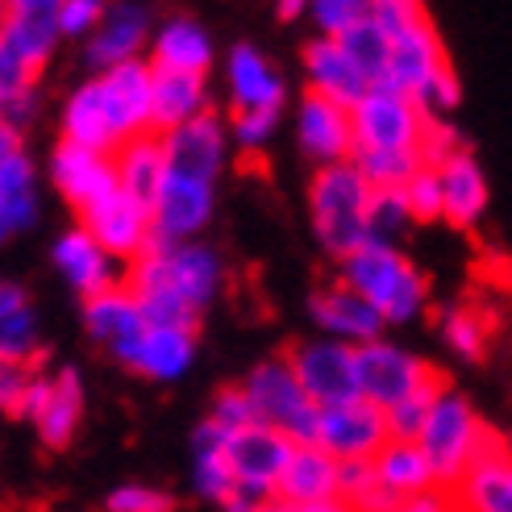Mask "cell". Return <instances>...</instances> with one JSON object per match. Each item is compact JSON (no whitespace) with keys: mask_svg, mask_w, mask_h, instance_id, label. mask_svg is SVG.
<instances>
[{"mask_svg":"<svg viewBox=\"0 0 512 512\" xmlns=\"http://www.w3.org/2000/svg\"><path fill=\"white\" fill-rule=\"evenodd\" d=\"M59 5L63 0H13L5 9V21H0V46L13 50L34 75L38 67H46L50 50L63 38Z\"/></svg>","mask_w":512,"mask_h":512,"instance_id":"e0dca14e","label":"cell"},{"mask_svg":"<svg viewBox=\"0 0 512 512\" xmlns=\"http://www.w3.org/2000/svg\"><path fill=\"white\" fill-rule=\"evenodd\" d=\"M109 9L100 0H63L59 5V25L67 38H80V34H96L105 25Z\"/></svg>","mask_w":512,"mask_h":512,"instance_id":"c3c4849f","label":"cell"},{"mask_svg":"<svg viewBox=\"0 0 512 512\" xmlns=\"http://www.w3.org/2000/svg\"><path fill=\"white\" fill-rule=\"evenodd\" d=\"M413 221V209H408V192L404 188H375L371 200V225H375V238L383 234H396Z\"/></svg>","mask_w":512,"mask_h":512,"instance_id":"f6af8a7d","label":"cell"},{"mask_svg":"<svg viewBox=\"0 0 512 512\" xmlns=\"http://www.w3.org/2000/svg\"><path fill=\"white\" fill-rule=\"evenodd\" d=\"M163 150H167L171 175H188V179L213 184L225 167V125L217 113H204L188 125H179V130L163 134Z\"/></svg>","mask_w":512,"mask_h":512,"instance_id":"7402d4cb","label":"cell"},{"mask_svg":"<svg viewBox=\"0 0 512 512\" xmlns=\"http://www.w3.org/2000/svg\"><path fill=\"white\" fill-rule=\"evenodd\" d=\"M346 46V55L350 63L363 71V80L371 88H379L383 80H388V59H392V34L383 30V25L375 21V13H367L363 21L354 25V30L346 38H338Z\"/></svg>","mask_w":512,"mask_h":512,"instance_id":"8d00e7d4","label":"cell"},{"mask_svg":"<svg viewBox=\"0 0 512 512\" xmlns=\"http://www.w3.org/2000/svg\"><path fill=\"white\" fill-rule=\"evenodd\" d=\"M408 192V209H413V221H433V217H446V196H442V175L425 167L413 184L404 188Z\"/></svg>","mask_w":512,"mask_h":512,"instance_id":"bcb514c9","label":"cell"},{"mask_svg":"<svg viewBox=\"0 0 512 512\" xmlns=\"http://www.w3.org/2000/svg\"><path fill=\"white\" fill-rule=\"evenodd\" d=\"M279 113H234V138L242 150H263L275 134Z\"/></svg>","mask_w":512,"mask_h":512,"instance_id":"f907efd6","label":"cell"},{"mask_svg":"<svg viewBox=\"0 0 512 512\" xmlns=\"http://www.w3.org/2000/svg\"><path fill=\"white\" fill-rule=\"evenodd\" d=\"M350 121H354V142H358L354 150H421L429 113L413 96L379 84L350 109Z\"/></svg>","mask_w":512,"mask_h":512,"instance_id":"8992f818","label":"cell"},{"mask_svg":"<svg viewBox=\"0 0 512 512\" xmlns=\"http://www.w3.org/2000/svg\"><path fill=\"white\" fill-rule=\"evenodd\" d=\"M55 267L84 300H96V296H105L113 288H125L121 284L125 275L117 271V259L88 234L84 225L67 229V234L55 242Z\"/></svg>","mask_w":512,"mask_h":512,"instance_id":"44dd1931","label":"cell"},{"mask_svg":"<svg viewBox=\"0 0 512 512\" xmlns=\"http://www.w3.org/2000/svg\"><path fill=\"white\" fill-rule=\"evenodd\" d=\"M204 105H209L204 75L155 67V134H171V130H179V125L204 117L209 113Z\"/></svg>","mask_w":512,"mask_h":512,"instance_id":"4dcf8cb0","label":"cell"},{"mask_svg":"<svg viewBox=\"0 0 512 512\" xmlns=\"http://www.w3.org/2000/svg\"><path fill=\"white\" fill-rule=\"evenodd\" d=\"M34 213V163L21 150V134L13 125H0V234L13 238L17 229L34 225Z\"/></svg>","mask_w":512,"mask_h":512,"instance_id":"603a6c76","label":"cell"},{"mask_svg":"<svg viewBox=\"0 0 512 512\" xmlns=\"http://www.w3.org/2000/svg\"><path fill=\"white\" fill-rule=\"evenodd\" d=\"M371 188H408L425 171L421 150H354L350 159Z\"/></svg>","mask_w":512,"mask_h":512,"instance_id":"74e56055","label":"cell"},{"mask_svg":"<svg viewBox=\"0 0 512 512\" xmlns=\"http://www.w3.org/2000/svg\"><path fill=\"white\" fill-rule=\"evenodd\" d=\"M463 138H458V130L446 121V117H429L425 121V134H421V159H425V167H446L454 155H463Z\"/></svg>","mask_w":512,"mask_h":512,"instance_id":"ee69618b","label":"cell"},{"mask_svg":"<svg viewBox=\"0 0 512 512\" xmlns=\"http://www.w3.org/2000/svg\"><path fill=\"white\" fill-rule=\"evenodd\" d=\"M80 225L113 254V259L138 263L142 254L155 246V217H150V209H142V204H134L121 192L105 204H96V209H88L80 217Z\"/></svg>","mask_w":512,"mask_h":512,"instance_id":"ac0fdd59","label":"cell"},{"mask_svg":"<svg viewBox=\"0 0 512 512\" xmlns=\"http://www.w3.org/2000/svg\"><path fill=\"white\" fill-rule=\"evenodd\" d=\"M213 184L204 179H188V175H167V184L155 200V242H167V246H184V242H196V234L204 225L213 221Z\"/></svg>","mask_w":512,"mask_h":512,"instance_id":"9a60e30c","label":"cell"},{"mask_svg":"<svg viewBox=\"0 0 512 512\" xmlns=\"http://www.w3.org/2000/svg\"><path fill=\"white\" fill-rule=\"evenodd\" d=\"M304 71H309V92L334 100L342 109H354L358 100L371 92V84L363 80V71L350 63L346 46L338 38H313L304 46Z\"/></svg>","mask_w":512,"mask_h":512,"instance_id":"cb8c5ba5","label":"cell"},{"mask_svg":"<svg viewBox=\"0 0 512 512\" xmlns=\"http://www.w3.org/2000/svg\"><path fill=\"white\" fill-rule=\"evenodd\" d=\"M317 446L325 454H334L338 463H375V458L392 446L388 413L363 396L350 404H338V408H321Z\"/></svg>","mask_w":512,"mask_h":512,"instance_id":"8fae6325","label":"cell"},{"mask_svg":"<svg viewBox=\"0 0 512 512\" xmlns=\"http://www.w3.org/2000/svg\"><path fill=\"white\" fill-rule=\"evenodd\" d=\"M458 100H463V84H458V71L446 67L438 80L429 84V92L421 96V109H425L429 117H446L450 109H458Z\"/></svg>","mask_w":512,"mask_h":512,"instance_id":"681fc988","label":"cell"},{"mask_svg":"<svg viewBox=\"0 0 512 512\" xmlns=\"http://www.w3.org/2000/svg\"><path fill=\"white\" fill-rule=\"evenodd\" d=\"M113 167H117L121 196H130L134 204H142V209H155V200L167 184V175H171L163 134H146V138L125 142L113 155Z\"/></svg>","mask_w":512,"mask_h":512,"instance_id":"484cf974","label":"cell"},{"mask_svg":"<svg viewBox=\"0 0 512 512\" xmlns=\"http://www.w3.org/2000/svg\"><path fill=\"white\" fill-rule=\"evenodd\" d=\"M109 512H175V500L163 488H146V483H125L105 500Z\"/></svg>","mask_w":512,"mask_h":512,"instance_id":"7dc6e473","label":"cell"},{"mask_svg":"<svg viewBox=\"0 0 512 512\" xmlns=\"http://www.w3.org/2000/svg\"><path fill=\"white\" fill-rule=\"evenodd\" d=\"M225 80L238 113H279V105H284V80L250 42H238L229 50Z\"/></svg>","mask_w":512,"mask_h":512,"instance_id":"d4e9b609","label":"cell"},{"mask_svg":"<svg viewBox=\"0 0 512 512\" xmlns=\"http://www.w3.org/2000/svg\"><path fill=\"white\" fill-rule=\"evenodd\" d=\"M309 309H313V321L325 329V338H334V342H346V346H371L383 338V321L375 304H367L363 296H358L354 288H346L342 279L338 284H329L321 292H313L309 300Z\"/></svg>","mask_w":512,"mask_h":512,"instance_id":"ffe728a7","label":"cell"},{"mask_svg":"<svg viewBox=\"0 0 512 512\" xmlns=\"http://www.w3.org/2000/svg\"><path fill=\"white\" fill-rule=\"evenodd\" d=\"M371 200H375V188L367 184V175L354 163L321 167L313 175V188H309L313 229H317L321 246L334 254L338 263H346L354 250H363L375 238Z\"/></svg>","mask_w":512,"mask_h":512,"instance_id":"6da1fadb","label":"cell"},{"mask_svg":"<svg viewBox=\"0 0 512 512\" xmlns=\"http://www.w3.org/2000/svg\"><path fill=\"white\" fill-rule=\"evenodd\" d=\"M375 475L396 500H417L425 492H438V475H433L429 458L417 442H392L375 458Z\"/></svg>","mask_w":512,"mask_h":512,"instance_id":"d6a6232c","label":"cell"},{"mask_svg":"<svg viewBox=\"0 0 512 512\" xmlns=\"http://www.w3.org/2000/svg\"><path fill=\"white\" fill-rule=\"evenodd\" d=\"M296 442H288L279 429L271 425H250L242 433H229L225 446V463L238 479V492L254 496V500H279V479H284L288 463H292Z\"/></svg>","mask_w":512,"mask_h":512,"instance_id":"9c48e42d","label":"cell"},{"mask_svg":"<svg viewBox=\"0 0 512 512\" xmlns=\"http://www.w3.org/2000/svg\"><path fill=\"white\" fill-rule=\"evenodd\" d=\"M34 346H38V325L30 313V296L17 284H5L0 288V354H5V363L21 367L34 354Z\"/></svg>","mask_w":512,"mask_h":512,"instance_id":"d590c367","label":"cell"},{"mask_svg":"<svg viewBox=\"0 0 512 512\" xmlns=\"http://www.w3.org/2000/svg\"><path fill=\"white\" fill-rule=\"evenodd\" d=\"M338 479L342 463L321 446H296L292 463L279 479V500L284 504H317V500H338Z\"/></svg>","mask_w":512,"mask_h":512,"instance_id":"f1b7e54d","label":"cell"},{"mask_svg":"<svg viewBox=\"0 0 512 512\" xmlns=\"http://www.w3.org/2000/svg\"><path fill=\"white\" fill-rule=\"evenodd\" d=\"M80 417H84V383H80V371L63 367L55 375V396H50L46 417L38 421V438L50 450H63L75 438V429H80Z\"/></svg>","mask_w":512,"mask_h":512,"instance_id":"e575fe53","label":"cell"},{"mask_svg":"<svg viewBox=\"0 0 512 512\" xmlns=\"http://www.w3.org/2000/svg\"><path fill=\"white\" fill-rule=\"evenodd\" d=\"M50 184L59 188V196L71 209H80V217L121 192L113 155H96V150L71 146V142H59L55 155H50Z\"/></svg>","mask_w":512,"mask_h":512,"instance_id":"4fadbf2b","label":"cell"},{"mask_svg":"<svg viewBox=\"0 0 512 512\" xmlns=\"http://www.w3.org/2000/svg\"><path fill=\"white\" fill-rule=\"evenodd\" d=\"M267 512H354V508L338 496V500H317V504H284V500H271Z\"/></svg>","mask_w":512,"mask_h":512,"instance_id":"680465c9","label":"cell"},{"mask_svg":"<svg viewBox=\"0 0 512 512\" xmlns=\"http://www.w3.org/2000/svg\"><path fill=\"white\" fill-rule=\"evenodd\" d=\"M146 34H150V13L138 9V5H117V9H109L105 25L92 34L88 63L96 71L130 63V59H138V50L146 46ZM150 38H155V34H150Z\"/></svg>","mask_w":512,"mask_h":512,"instance_id":"83f0119b","label":"cell"},{"mask_svg":"<svg viewBox=\"0 0 512 512\" xmlns=\"http://www.w3.org/2000/svg\"><path fill=\"white\" fill-rule=\"evenodd\" d=\"M30 371L25 367H13L5 363V371H0V404H5L9 417H21V404H25V392H30Z\"/></svg>","mask_w":512,"mask_h":512,"instance_id":"816d5d0a","label":"cell"},{"mask_svg":"<svg viewBox=\"0 0 512 512\" xmlns=\"http://www.w3.org/2000/svg\"><path fill=\"white\" fill-rule=\"evenodd\" d=\"M429 379H438V371L421 354L404 350L400 342L379 338L371 346H358V392L375 408H383V413H392L396 404L421 392Z\"/></svg>","mask_w":512,"mask_h":512,"instance_id":"ba28073f","label":"cell"},{"mask_svg":"<svg viewBox=\"0 0 512 512\" xmlns=\"http://www.w3.org/2000/svg\"><path fill=\"white\" fill-rule=\"evenodd\" d=\"M100 100H105L109 130L117 138V150L134 138L155 134V63L130 59L121 67H109L96 75Z\"/></svg>","mask_w":512,"mask_h":512,"instance_id":"52a82bcc","label":"cell"},{"mask_svg":"<svg viewBox=\"0 0 512 512\" xmlns=\"http://www.w3.org/2000/svg\"><path fill=\"white\" fill-rule=\"evenodd\" d=\"M63 142L84 146V150H96V155H117V138H113V130H109L105 100H100L96 80L80 84V88L67 96V109H63Z\"/></svg>","mask_w":512,"mask_h":512,"instance_id":"1f68e13d","label":"cell"},{"mask_svg":"<svg viewBox=\"0 0 512 512\" xmlns=\"http://www.w3.org/2000/svg\"><path fill=\"white\" fill-rule=\"evenodd\" d=\"M221 279H225V267H221L213 246H204V242H184V246L155 242L138 263H130V271H125V288H130L138 300L142 296H179L200 313L204 304H213V296L221 292Z\"/></svg>","mask_w":512,"mask_h":512,"instance_id":"7a4b0ae2","label":"cell"},{"mask_svg":"<svg viewBox=\"0 0 512 512\" xmlns=\"http://www.w3.org/2000/svg\"><path fill=\"white\" fill-rule=\"evenodd\" d=\"M150 63L184 75H204L213 67V38L196 17H167L150 38Z\"/></svg>","mask_w":512,"mask_h":512,"instance_id":"4316f807","label":"cell"},{"mask_svg":"<svg viewBox=\"0 0 512 512\" xmlns=\"http://www.w3.org/2000/svg\"><path fill=\"white\" fill-rule=\"evenodd\" d=\"M450 496H454L458 512H512V446H508V438L488 429L475 467L458 479V488Z\"/></svg>","mask_w":512,"mask_h":512,"instance_id":"2e32d148","label":"cell"},{"mask_svg":"<svg viewBox=\"0 0 512 512\" xmlns=\"http://www.w3.org/2000/svg\"><path fill=\"white\" fill-rule=\"evenodd\" d=\"M192 488H196V496L213 500V504H225L238 492V479L229 471L225 454H192Z\"/></svg>","mask_w":512,"mask_h":512,"instance_id":"ab89813d","label":"cell"},{"mask_svg":"<svg viewBox=\"0 0 512 512\" xmlns=\"http://www.w3.org/2000/svg\"><path fill=\"white\" fill-rule=\"evenodd\" d=\"M400 512H458V504H454V496L446 488H438V492H425L417 500H404Z\"/></svg>","mask_w":512,"mask_h":512,"instance_id":"6f0895ef","label":"cell"},{"mask_svg":"<svg viewBox=\"0 0 512 512\" xmlns=\"http://www.w3.org/2000/svg\"><path fill=\"white\" fill-rule=\"evenodd\" d=\"M84 325L121 367H134V358L150 334V321L130 288H113L96 300H84Z\"/></svg>","mask_w":512,"mask_h":512,"instance_id":"5bb4252c","label":"cell"},{"mask_svg":"<svg viewBox=\"0 0 512 512\" xmlns=\"http://www.w3.org/2000/svg\"><path fill=\"white\" fill-rule=\"evenodd\" d=\"M367 13H371V5H363V0H317L313 5V21H317L321 38H346Z\"/></svg>","mask_w":512,"mask_h":512,"instance_id":"b9f144b4","label":"cell"},{"mask_svg":"<svg viewBox=\"0 0 512 512\" xmlns=\"http://www.w3.org/2000/svg\"><path fill=\"white\" fill-rule=\"evenodd\" d=\"M192 358H196V334L192 329H150L130 371H138L146 379H159V383H171L192 367Z\"/></svg>","mask_w":512,"mask_h":512,"instance_id":"836d02e7","label":"cell"},{"mask_svg":"<svg viewBox=\"0 0 512 512\" xmlns=\"http://www.w3.org/2000/svg\"><path fill=\"white\" fill-rule=\"evenodd\" d=\"M342 284L354 288L367 304H375L388 325H408L425 309V275L404 259L396 246L371 238L363 250H354L342 263Z\"/></svg>","mask_w":512,"mask_h":512,"instance_id":"3957f363","label":"cell"},{"mask_svg":"<svg viewBox=\"0 0 512 512\" xmlns=\"http://www.w3.org/2000/svg\"><path fill=\"white\" fill-rule=\"evenodd\" d=\"M0 105H5V125H25L34 113H38V88L30 84V88H21V92H13V96H0Z\"/></svg>","mask_w":512,"mask_h":512,"instance_id":"f5cc1de1","label":"cell"},{"mask_svg":"<svg viewBox=\"0 0 512 512\" xmlns=\"http://www.w3.org/2000/svg\"><path fill=\"white\" fill-rule=\"evenodd\" d=\"M296 138H300V150L309 159H317L321 167H338V163H350L354 159V121H350V109L334 105L325 96H304L300 100V117H296Z\"/></svg>","mask_w":512,"mask_h":512,"instance_id":"d6986e66","label":"cell"},{"mask_svg":"<svg viewBox=\"0 0 512 512\" xmlns=\"http://www.w3.org/2000/svg\"><path fill=\"white\" fill-rule=\"evenodd\" d=\"M209 421H217L225 433H242L250 425H259V413H254V400L246 388H221L213 396V413Z\"/></svg>","mask_w":512,"mask_h":512,"instance_id":"7bdbcfd3","label":"cell"},{"mask_svg":"<svg viewBox=\"0 0 512 512\" xmlns=\"http://www.w3.org/2000/svg\"><path fill=\"white\" fill-rule=\"evenodd\" d=\"M375 463H342V479H338V496L342 500H354L358 492H367L375 483Z\"/></svg>","mask_w":512,"mask_h":512,"instance_id":"11a10c76","label":"cell"},{"mask_svg":"<svg viewBox=\"0 0 512 512\" xmlns=\"http://www.w3.org/2000/svg\"><path fill=\"white\" fill-rule=\"evenodd\" d=\"M488 421H479V413L471 408L467 396H458V392H446L438 400V408H433V417L421 433V450L429 458V467L433 475H438V488L454 492L458 488V479H463L471 467H475V458L483 450V438H488Z\"/></svg>","mask_w":512,"mask_h":512,"instance_id":"5b68a950","label":"cell"},{"mask_svg":"<svg viewBox=\"0 0 512 512\" xmlns=\"http://www.w3.org/2000/svg\"><path fill=\"white\" fill-rule=\"evenodd\" d=\"M225 446H229V433H225L217 421L204 417V421L192 429V454H225Z\"/></svg>","mask_w":512,"mask_h":512,"instance_id":"9f6ffc18","label":"cell"},{"mask_svg":"<svg viewBox=\"0 0 512 512\" xmlns=\"http://www.w3.org/2000/svg\"><path fill=\"white\" fill-rule=\"evenodd\" d=\"M288 363L317 408H338L363 396L358 392V350L346 342H334V338L296 342L288 350Z\"/></svg>","mask_w":512,"mask_h":512,"instance_id":"30bf717a","label":"cell"},{"mask_svg":"<svg viewBox=\"0 0 512 512\" xmlns=\"http://www.w3.org/2000/svg\"><path fill=\"white\" fill-rule=\"evenodd\" d=\"M446 67H450L446 46L425 13L413 25H404L400 34H392V59H388V80H383V88H396L421 105V96L429 92V84L438 80Z\"/></svg>","mask_w":512,"mask_h":512,"instance_id":"7c38bea8","label":"cell"},{"mask_svg":"<svg viewBox=\"0 0 512 512\" xmlns=\"http://www.w3.org/2000/svg\"><path fill=\"white\" fill-rule=\"evenodd\" d=\"M442 175V196H446V221L458 229L479 225V217L488 213V179L471 150L454 155L446 167H438Z\"/></svg>","mask_w":512,"mask_h":512,"instance_id":"f546056e","label":"cell"},{"mask_svg":"<svg viewBox=\"0 0 512 512\" xmlns=\"http://www.w3.org/2000/svg\"><path fill=\"white\" fill-rule=\"evenodd\" d=\"M300 13H304L300 0H284V5H279V17H284V21H292V17H300Z\"/></svg>","mask_w":512,"mask_h":512,"instance_id":"91938a15","label":"cell"},{"mask_svg":"<svg viewBox=\"0 0 512 512\" xmlns=\"http://www.w3.org/2000/svg\"><path fill=\"white\" fill-rule=\"evenodd\" d=\"M50 396H55V379L34 375V379H30V392H25V404H21V417L38 425V421L46 417V408H50Z\"/></svg>","mask_w":512,"mask_h":512,"instance_id":"db71d44e","label":"cell"},{"mask_svg":"<svg viewBox=\"0 0 512 512\" xmlns=\"http://www.w3.org/2000/svg\"><path fill=\"white\" fill-rule=\"evenodd\" d=\"M242 388L254 400V413L263 425L279 429L288 442L296 446H317V429H321V408L309 400L304 383L296 379L288 354L279 358H263L259 367L246 375Z\"/></svg>","mask_w":512,"mask_h":512,"instance_id":"277c9868","label":"cell"},{"mask_svg":"<svg viewBox=\"0 0 512 512\" xmlns=\"http://www.w3.org/2000/svg\"><path fill=\"white\" fill-rule=\"evenodd\" d=\"M442 338H446V346L458 358H467V363H475V358L483 354V342H488V334H483V321L475 313H467V309H454L442 321Z\"/></svg>","mask_w":512,"mask_h":512,"instance_id":"60d3db41","label":"cell"},{"mask_svg":"<svg viewBox=\"0 0 512 512\" xmlns=\"http://www.w3.org/2000/svg\"><path fill=\"white\" fill-rule=\"evenodd\" d=\"M446 396V379H429L421 392H413L404 404H396L388 413V425H392V442H421V433L433 417V408H438V400Z\"/></svg>","mask_w":512,"mask_h":512,"instance_id":"f35d334b","label":"cell"}]
</instances>
